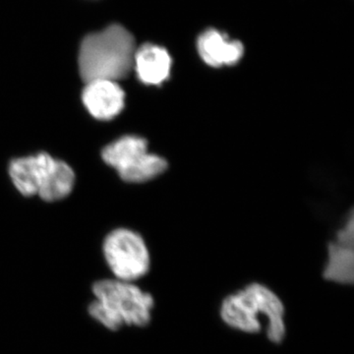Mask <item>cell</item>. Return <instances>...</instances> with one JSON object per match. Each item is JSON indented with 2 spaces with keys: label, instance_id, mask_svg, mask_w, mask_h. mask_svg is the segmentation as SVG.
I'll use <instances>...</instances> for the list:
<instances>
[{
  "label": "cell",
  "instance_id": "8992f818",
  "mask_svg": "<svg viewBox=\"0 0 354 354\" xmlns=\"http://www.w3.org/2000/svg\"><path fill=\"white\" fill-rule=\"evenodd\" d=\"M353 215L349 216L344 227L328 249V260L324 278L339 285H351L354 278Z\"/></svg>",
  "mask_w": 354,
  "mask_h": 354
},
{
  "label": "cell",
  "instance_id": "5b68a950",
  "mask_svg": "<svg viewBox=\"0 0 354 354\" xmlns=\"http://www.w3.org/2000/svg\"><path fill=\"white\" fill-rule=\"evenodd\" d=\"M104 255L111 271L120 281H136L150 270V254L139 234L128 230H116L106 237Z\"/></svg>",
  "mask_w": 354,
  "mask_h": 354
},
{
  "label": "cell",
  "instance_id": "6da1fadb",
  "mask_svg": "<svg viewBox=\"0 0 354 354\" xmlns=\"http://www.w3.org/2000/svg\"><path fill=\"white\" fill-rule=\"evenodd\" d=\"M223 322L235 330L257 334L265 330L268 339L281 344L286 339V307L271 288L253 283L227 295L221 304Z\"/></svg>",
  "mask_w": 354,
  "mask_h": 354
},
{
  "label": "cell",
  "instance_id": "52a82bcc",
  "mask_svg": "<svg viewBox=\"0 0 354 354\" xmlns=\"http://www.w3.org/2000/svg\"><path fill=\"white\" fill-rule=\"evenodd\" d=\"M55 160L46 153L16 158L9 167L14 185L25 196L39 195L50 178Z\"/></svg>",
  "mask_w": 354,
  "mask_h": 354
},
{
  "label": "cell",
  "instance_id": "ba28073f",
  "mask_svg": "<svg viewBox=\"0 0 354 354\" xmlns=\"http://www.w3.org/2000/svg\"><path fill=\"white\" fill-rule=\"evenodd\" d=\"M82 100L95 118L111 120L124 108L125 94L116 81L94 80L86 83Z\"/></svg>",
  "mask_w": 354,
  "mask_h": 354
},
{
  "label": "cell",
  "instance_id": "7a4b0ae2",
  "mask_svg": "<svg viewBox=\"0 0 354 354\" xmlns=\"http://www.w3.org/2000/svg\"><path fill=\"white\" fill-rule=\"evenodd\" d=\"M136 44L131 32L120 25L88 35L81 44L79 69L85 83L116 81L129 75L134 64Z\"/></svg>",
  "mask_w": 354,
  "mask_h": 354
},
{
  "label": "cell",
  "instance_id": "9c48e42d",
  "mask_svg": "<svg viewBox=\"0 0 354 354\" xmlns=\"http://www.w3.org/2000/svg\"><path fill=\"white\" fill-rule=\"evenodd\" d=\"M197 50L205 64L212 67L236 64L244 55L243 44L216 29H209L200 35Z\"/></svg>",
  "mask_w": 354,
  "mask_h": 354
},
{
  "label": "cell",
  "instance_id": "8fae6325",
  "mask_svg": "<svg viewBox=\"0 0 354 354\" xmlns=\"http://www.w3.org/2000/svg\"><path fill=\"white\" fill-rule=\"evenodd\" d=\"M75 174L68 165L62 160H55L48 183L39 192V196L44 201L53 202L64 199L73 189Z\"/></svg>",
  "mask_w": 354,
  "mask_h": 354
},
{
  "label": "cell",
  "instance_id": "277c9868",
  "mask_svg": "<svg viewBox=\"0 0 354 354\" xmlns=\"http://www.w3.org/2000/svg\"><path fill=\"white\" fill-rule=\"evenodd\" d=\"M102 158L127 183L151 180L167 169L164 158L148 152V143L138 136H124L102 151Z\"/></svg>",
  "mask_w": 354,
  "mask_h": 354
},
{
  "label": "cell",
  "instance_id": "3957f363",
  "mask_svg": "<svg viewBox=\"0 0 354 354\" xmlns=\"http://www.w3.org/2000/svg\"><path fill=\"white\" fill-rule=\"evenodd\" d=\"M97 299L88 307L91 316L116 330L122 326L145 327L151 322L153 298L129 281L106 279L93 288Z\"/></svg>",
  "mask_w": 354,
  "mask_h": 354
},
{
  "label": "cell",
  "instance_id": "30bf717a",
  "mask_svg": "<svg viewBox=\"0 0 354 354\" xmlns=\"http://www.w3.org/2000/svg\"><path fill=\"white\" fill-rule=\"evenodd\" d=\"M172 60L165 48L157 44H145L137 48L133 69L142 83L162 85L171 75Z\"/></svg>",
  "mask_w": 354,
  "mask_h": 354
}]
</instances>
